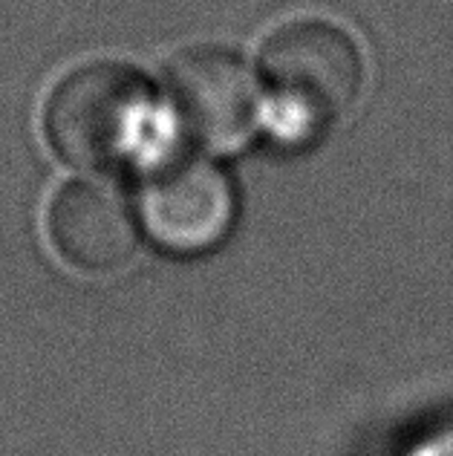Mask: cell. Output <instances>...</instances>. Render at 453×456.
<instances>
[{
	"label": "cell",
	"instance_id": "1",
	"mask_svg": "<svg viewBox=\"0 0 453 456\" xmlns=\"http://www.w3.org/2000/svg\"><path fill=\"white\" fill-rule=\"evenodd\" d=\"M263 113L274 142L303 148L320 142L361 99L367 64L359 41L324 18L274 29L260 53Z\"/></svg>",
	"mask_w": 453,
	"mask_h": 456
},
{
	"label": "cell",
	"instance_id": "2",
	"mask_svg": "<svg viewBox=\"0 0 453 456\" xmlns=\"http://www.w3.org/2000/svg\"><path fill=\"white\" fill-rule=\"evenodd\" d=\"M157 93L139 69L93 61L55 84L44 104V134L64 162L113 171L150 145Z\"/></svg>",
	"mask_w": 453,
	"mask_h": 456
},
{
	"label": "cell",
	"instance_id": "3",
	"mask_svg": "<svg viewBox=\"0 0 453 456\" xmlns=\"http://www.w3.org/2000/svg\"><path fill=\"white\" fill-rule=\"evenodd\" d=\"M168 99L176 122L206 151H231L255 134L263 84L229 46H190L168 64Z\"/></svg>",
	"mask_w": 453,
	"mask_h": 456
},
{
	"label": "cell",
	"instance_id": "4",
	"mask_svg": "<svg viewBox=\"0 0 453 456\" xmlns=\"http://www.w3.org/2000/svg\"><path fill=\"white\" fill-rule=\"evenodd\" d=\"M136 220L174 255H202L229 237L237 220L231 176L206 156H174L150 167L139 188Z\"/></svg>",
	"mask_w": 453,
	"mask_h": 456
},
{
	"label": "cell",
	"instance_id": "5",
	"mask_svg": "<svg viewBox=\"0 0 453 456\" xmlns=\"http://www.w3.org/2000/svg\"><path fill=\"white\" fill-rule=\"evenodd\" d=\"M46 234L58 257L81 272H116L139 246V220L113 188L67 183L46 208Z\"/></svg>",
	"mask_w": 453,
	"mask_h": 456
}]
</instances>
